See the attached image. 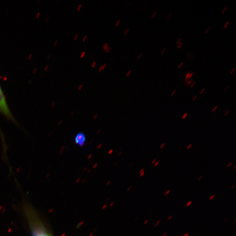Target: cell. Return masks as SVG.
Instances as JSON below:
<instances>
[{"label":"cell","mask_w":236,"mask_h":236,"mask_svg":"<svg viewBox=\"0 0 236 236\" xmlns=\"http://www.w3.org/2000/svg\"><path fill=\"white\" fill-rule=\"evenodd\" d=\"M0 113H1L9 120L14 121L1 85H0Z\"/></svg>","instance_id":"1"},{"label":"cell","mask_w":236,"mask_h":236,"mask_svg":"<svg viewBox=\"0 0 236 236\" xmlns=\"http://www.w3.org/2000/svg\"><path fill=\"white\" fill-rule=\"evenodd\" d=\"M75 144L78 146H83L85 143L86 136L83 133H79L76 135L74 138Z\"/></svg>","instance_id":"2"},{"label":"cell","mask_w":236,"mask_h":236,"mask_svg":"<svg viewBox=\"0 0 236 236\" xmlns=\"http://www.w3.org/2000/svg\"><path fill=\"white\" fill-rule=\"evenodd\" d=\"M103 48L104 50H105V52L106 53H109V52H110L111 50V47H109L108 46V44L107 43H105L103 45Z\"/></svg>","instance_id":"3"},{"label":"cell","mask_w":236,"mask_h":236,"mask_svg":"<svg viewBox=\"0 0 236 236\" xmlns=\"http://www.w3.org/2000/svg\"><path fill=\"white\" fill-rule=\"evenodd\" d=\"M106 66H107V63H104V64H103V65H102L101 67H100L98 69V71H99V72H101L102 70H103V69H104L106 67Z\"/></svg>","instance_id":"4"},{"label":"cell","mask_w":236,"mask_h":236,"mask_svg":"<svg viewBox=\"0 0 236 236\" xmlns=\"http://www.w3.org/2000/svg\"><path fill=\"white\" fill-rule=\"evenodd\" d=\"M190 73H191V72H189L186 74V75H185V80H189V75H190Z\"/></svg>","instance_id":"5"},{"label":"cell","mask_w":236,"mask_h":236,"mask_svg":"<svg viewBox=\"0 0 236 236\" xmlns=\"http://www.w3.org/2000/svg\"><path fill=\"white\" fill-rule=\"evenodd\" d=\"M193 80L192 79H191V80H189V81H188L187 83H186V85L188 86L189 85H191L192 84V82H193Z\"/></svg>","instance_id":"6"},{"label":"cell","mask_w":236,"mask_h":236,"mask_svg":"<svg viewBox=\"0 0 236 236\" xmlns=\"http://www.w3.org/2000/svg\"><path fill=\"white\" fill-rule=\"evenodd\" d=\"M85 54H86L85 51H83V52H82V53H81V54L80 55L81 58H83V57H84V56H85Z\"/></svg>","instance_id":"7"},{"label":"cell","mask_w":236,"mask_h":236,"mask_svg":"<svg viewBox=\"0 0 236 236\" xmlns=\"http://www.w3.org/2000/svg\"><path fill=\"white\" fill-rule=\"evenodd\" d=\"M129 28H127V29H126V30H125V31H124V35H127V34H128V33L129 32Z\"/></svg>","instance_id":"8"},{"label":"cell","mask_w":236,"mask_h":236,"mask_svg":"<svg viewBox=\"0 0 236 236\" xmlns=\"http://www.w3.org/2000/svg\"><path fill=\"white\" fill-rule=\"evenodd\" d=\"M230 21H227V22L224 25V28H226L227 27V26H228V25L229 24V23H230Z\"/></svg>","instance_id":"9"},{"label":"cell","mask_w":236,"mask_h":236,"mask_svg":"<svg viewBox=\"0 0 236 236\" xmlns=\"http://www.w3.org/2000/svg\"><path fill=\"white\" fill-rule=\"evenodd\" d=\"M120 22V20H118L117 21L116 24H115V26H117L118 25H119Z\"/></svg>","instance_id":"10"},{"label":"cell","mask_w":236,"mask_h":236,"mask_svg":"<svg viewBox=\"0 0 236 236\" xmlns=\"http://www.w3.org/2000/svg\"><path fill=\"white\" fill-rule=\"evenodd\" d=\"M131 73H132V70H129L128 72H127V73L126 74V76H129V75H130V74H131Z\"/></svg>","instance_id":"11"},{"label":"cell","mask_w":236,"mask_h":236,"mask_svg":"<svg viewBox=\"0 0 236 236\" xmlns=\"http://www.w3.org/2000/svg\"><path fill=\"white\" fill-rule=\"evenodd\" d=\"M81 7H82V4H80L79 5H78V8H77V11H79L80 10L81 8Z\"/></svg>","instance_id":"12"},{"label":"cell","mask_w":236,"mask_h":236,"mask_svg":"<svg viewBox=\"0 0 236 236\" xmlns=\"http://www.w3.org/2000/svg\"><path fill=\"white\" fill-rule=\"evenodd\" d=\"M194 74L195 72H193L191 73H190V75H189V79L191 78H192V77H193V75Z\"/></svg>","instance_id":"13"},{"label":"cell","mask_w":236,"mask_h":236,"mask_svg":"<svg viewBox=\"0 0 236 236\" xmlns=\"http://www.w3.org/2000/svg\"><path fill=\"white\" fill-rule=\"evenodd\" d=\"M157 13H158V11H155V12H153V14L151 16L152 18H154V17H155V15H156V14H157Z\"/></svg>","instance_id":"14"},{"label":"cell","mask_w":236,"mask_h":236,"mask_svg":"<svg viewBox=\"0 0 236 236\" xmlns=\"http://www.w3.org/2000/svg\"><path fill=\"white\" fill-rule=\"evenodd\" d=\"M96 63H97L96 61L94 62L93 63H92V68L94 67H95V66H96Z\"/></svg>","instance_id":"15"},{"label":"cell","mask_w":236,"mask_h":236,"mask_svg":"<svg viewBox=\"0 0 236 236\" xmlns=\"http://www.w3.org/2000/svg\"><path fill=\"white\" fill-rule=\"evenodd\" d=\"M182 44H183L182 42H180V43H179V44H178V45L177 46V48L179 49V48H180V47H181V45H182Z\"/></svg>","instance_id":"16"},{"label":"cell","mask_w":236,"mask_h":236,"mask_svg":"<svg viewBox=\"0 0 236 236\" xmlns=\"http://www.w3.org/2000/svg\"><path fill=\"white\" fill-rule=\"evenodd\" d=\"M87 38V35H85V36L83 37V39H82V41H83V42H85L86 39Z\"/></svg>","instance_id":"17"},{"label":"cell","mask_w":236,"mask_h":236,"mask_svg":"<svg viewBox=\"0 0 236 236\" xmlns=\"http://www.w3.org/2000/svg\"><path fill=\"white\" fill-rule=\"evenodd\" d=\"M142 55H143V54H142V53H140V54H139V55H138V56H137V59H140V58L141 56H142Z\"/></svg>","instance_id":"18"},{"label":"cell","mask_w":236,"mask_h":236,"mask_svg":"<svg viewBox=\"0 0 236 236\" xmlns=\"http://www.w3.org/2000/svg\"><path fill=\"white\" fill-rule=\"evenodd\" d=\"M187 115H188V113H185V114H184V115L183 116L182 118V119H183V120L184 119H185V117H186L187 116Z\"/></svg>","instance_id":"19"},{"label":"cell","mask_w":236,"mask_h":236,"mask_svg":"<svg viewBox=\"0 0 236 236\" xmlns=\"http://www.w3.org/2000/svg\"><path fill=\"white\" fill-rule=\"evenodd\" d=\"M227 8V6H226L224 8V9H223V11H222V13H224L225 12L226 10V9Z\"/></svg>","instance_id":"20"},{"label":"cell","mask_w":236,"mask_h":236,"mask_svg":"<svg viewBox=\"0 0 236 236\" xmlns=\"http://www.w3.org/2000/svg\"><path fill=\"white\" fill-rule=\"evenodd\" d=\"M172 13H170L169 14V16H168V18H167V19L169 20L170 19L171 17V16H172Z\"/></svg>","instance_id":"21"},{"label":"cell","mask_w":236,"mask_h":236,"mask_svg":"<svg viewBox=\"0 0 236 236\" xmlns=\"http://www.w3.org/2000/svg\"><path fill=\"white\" fill-rule=\"evenodd\" d=\"M235 69H236V68L234 67V68H233V69L230 72V74H232L233 73V72L235 71Z\"/></svg>","instance_id":"22"},{"label":"cell","mask_w":236,"mask_h":236,"mask_svg":"<svg viewBox=\"0 0 236 236\" xmlns=\"http://www.w3.org/2000/svg\"><path fill=\"white\" fill-rule=\"evenodd\" d=\"M166 48H164V49L163 50H162V52H161V54H164V52H165V51H166Z\"/></svg>","instance_id":"23"},{"label":"cell","mask_w":236,"mask_h":236,"mask_svg":"<svg viewBox=\"0 0 236 236\" xmlns=\"http://www.w3.org/2000/svg\"><path fill=\"white\" fill-rule=\"evenodd\" d=\"M183 64V62H182L181 63H180V65L178 66V69H180V68L182 66Z\"/></svg>","instance_id":"24"},{"label":"cell","mask_w":236,"mask_h":236,"mask_svg":"<svg viewBox=\"0 0 236 236\" xmlns=\"http://www.w3.org/2000/svg\"><path fill=\"white\" fill-rule=\"evenodd\" d=\"M181 40H182V38H179V39H178V41H177L176 43L177 44L179 43H180V42H181Z\"/></svg>","instance_id":"25"},{"label":"cell","mask_w":236,"mask_h":236,"mask_svg":"<svg viewBox=\"0 0 236 236\" xmlns=\"http://www.w3.org/2000/svg\"><path fill=\"white\" fill-rule=\"evenodd\" d=\"M78 34H75V36L74 37V40H76L77 39V38H78Z\"/></svg>","instance_id":"26"},{"label":"cell","mask_w":236,"mask_h":236,"mask_svg":"<svg viewBox=\"0 0 236 236\" xmlns=\"http://www.w3.org/2000/svg\"><path fill=\"white\" fill-rule=\"evenodd\" d=\"M217 107H218L217 106H215V108H214V109H213L212 110V112H214V111H215L216 110V109H217Z\"/></svg>","instance_id":"27"},{"label":"cell","mask_w":236,"mask_h":236,"mask_svg":"<svg viewBox=\"0 0 236 236\" xmlns=\"http://www.w3.org/2000/svg\"><path fill=\"white\" fill-rule=\"evenodd\" d=\"M176 92V90H174V91H173V92H172V93L171 94V96H174V94Z\"/></svg>","instance_id":"28"},{"label":"cell","mask_w":236,"mask_h":236,"mask_svg":"<svg viewBox=\"0 0 236 236\" xmlns=\"http://www.w3.org/2000/svg\"><path fill=\"white\" fill-rule=\"evenodd\" d=\"M205 88H203V89H202V90L200 92V94H202L203 93V92H204V91H205Z\"/></svg>","instance_id":"29"},{"label":"cell","mask_w":236,"mask_h":236,"mask_svg":"<svg viewBox=\"0 0 236 236\" xmlns=\"http://www.w3.org/2000/svg\"><path fill=\"white\" fill-rule=\"evenodd\" d=\"M209 29H210V27H208V28H207V29H206V31L205 32V33H206L207 32H208V31L209 30Z\"/></svg>","instance_id":"30"},{"label":"cell","mask_w":236,"mask_h":236,"mask_svg":"<svg viewBox=\"0 0 236 236\" xmlns=\"http://www.w3.org/2000/svg\"><path fill=\"white\" fill-rule=\"evenodd\" d=\"M195 82H194L193 83H192V85H191V88H192V87H193L194 86V85H195Z\"/></svg>","instance_id":"31"},{"label":"cell","mask_w":236,"mask_h":236,"mask_svg":"<svg viewBox=\"0 0 236 236\" xmlns=\"http://www.w3.org/2000/svg\"><path fill=\"white\" fill-rule=\"evenodd\" d=\"M192 144H190L189 145V146H188V147H187V150H188V149H189V148H190V147H192Z\"/></svg>","instance_id":"32"},{"label":"cell","mask_w":236,"mask_h":236,"mask_svg":"<svg viewBox=\"0 0 236 236\" xmlns=\"http://www.w3.org/2000/svg\"><path fill=\"white\" fill-rule=\"evenodd\" d=\"M83 85H80L78 87V90H80L81 88H82V87H83Z\"/></svg>","instance_id":"33"},{"label":"cell","mask_w":236,"mask_h":236,"mask_svg":"<svg viewBox=\"0 0 236 236\" xmlns=\"http://www.w3.org/2000/svg\"><path fill=\"white\" fill-rule=\"evenodd\" d=\"M197 97H198V96H197V95H196V96H195V97L194 98H193V101H194L195 100V99H196V98H197Z\"/></svg>","instance_id":"34"},{"label":"cell","mask_w":236,"mask_h":236,"mask_svg":"<svg viewBox=\"0 0 236 236\" xmlns=\"http://www.w3.org/2000/svg\"><path fill=\"white\" fill-rule=\"evenodd\" d=\"M164 145L165 143H164V144H162V145H161V146H160V149H162V148H163V147H164Z\"/></svg>","instance_id":"35"},{"label":"cell","mask_w":236,"mask_h":236,"mask_svg":"<svg viewBox=\"0 0 236 236\" xmlns=\"http://www.w3.org/2000/svg\"><path fill=\"white\" fill-rule=\"evenodd\" d=\"M229 86H227L226 87L225 89H224L225 92V91H227V89H228V88H229Z\"/></svg>","instance_id":"36"},{"label":"cell","mask_w":236,"mask_h":236,"mask_svg":"<svg viewBox=\"0 0 236 236\" xmlns=\"http://www.w3.org/2000/svg\"><path fill=\"white\" fill-rule=\"evenodd\" d=\"M232 164H233L232 162H231V163H230V164H228V165H227V167H230V165H231Z\"/></svg>","instance_id":"37"},{"label":"cell","mask_w":236,"mask_h":236,"mask_svg":"<svg viewBox=\"0 0 236 236\" xmlns=\"http://www.w3.org/2000/svg\"><path fill=\"white\" fill-rule=\"evenodd\" d=\"M159 161H157V163H156V164H155V165H154V166H155V167H156V166H157V165H158V164H159Z\"/></svg>","instance_id":"38"},{"label":"cell","mask_w":236,"mask_h":236,"mask_svg":"<svg viewBox=\"0 0 236 236\" xmlns=\"http://www.w3.org/2000/svg\"><path fill=\"white\" fill-rule=\"evenodd\" d=\"M156 159H154V160H153V161L152 162L151 164H153V163H154V162H155V161H156Z\"/></svg>","instance_id":"39"},{"label":"cell","mask_w":236,"mask_h":236,"mask_svg":"<svg viewBox=\"0 0 236 236\" xmlns=\"http://www.w3.org/2000/svg\"><path fill=\"white\" fill-rule=\"evenodd\" d=\"M230 111H227V112H226V114H225V115L226 116H227V114H228V113H229V112H230Z\"/></svg>","instance_id":"40"},{"label":"cell","mask_w":236,"mask_h":236,"mask_svg":"<svg viewBox=\"0 0 236 236\" xmlns=\"http://www.w3.org/2000/svg\"><path fill=\"white\" fill-rule=\"evenodd\" d=\"M38 236H47V235H45V234H41L40 235H39Z\"/></svg>","instance_id":"41"}]
</instances>
